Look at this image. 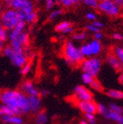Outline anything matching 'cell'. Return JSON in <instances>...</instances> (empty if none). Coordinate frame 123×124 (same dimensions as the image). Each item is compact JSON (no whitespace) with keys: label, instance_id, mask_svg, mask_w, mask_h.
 Here are the masks:
<instances>
[{"label":"cell","instance_id":"6da1fadb","mask_svg":"<svg viewBox=\"0 0 123 124\" xmlns=\"http://www.w3.org/2000/svg\"><path fill=\"white\" fill-rule=\"evenodd\" d=\"M0 102L6 106L13 115H22L31 113L28 97L20 90L6 89L0 92Z\"/></svg>","mask_w":123,"mask_h":124},{"label":"cell","instance_id":"7a4b0ae2","mask_svg":"<svg viewBox=\"0 0 123 124\" xmlns=\"http://www.w3.org/2000/svg\"><path fill=\"white\" fill-rule=\"evenodd\" d=\"M26 24L24 21H20L14 28L9 31L8 39L10 46L13 48H25L28 47L29 34L26 31Z\"/></svg>","mask_w":123,"mask_h":124},{"label":"cell","instance_id":"3957f363","mask_svg":"<svg viewBox=\"0 0 123 124\" xmlns=\"http://www.w3.org/2000/svg\"><path fill=\"white\" fill-rule=\"evenodd\" d=\"M62 55H63L65 62L70 66L80 65L82 61L84 60L79 47H77L72 41H67L64 43L63 48H62Z\"/></svg>","mask_w":123,"mask_h":124},{"label":"cell","instance_id":"277c9868","mask_svg":"<svg viewBox=\"0 0 123 124\" xmlns=\"http://www.w3.org/2000/svg\"><path fill=\"white\" fill-rule=\"evenodd\" d=\"M2 54L11 61L12 64L18 68H22L28 62V57L26 56L24 48H13L10 45L5 46Z\"/></svg>","mask_w":123,"mask_h":124},{"label":"cell","instance_id":"5b68a950","mask_svg":"<svg viewBox=\"0 0 123 124\" xmlns=\"http://www.w3.org/2000/svg\"><path fill=\"white\" fill-rule=\"evenodd\" d=\"M20 21H23L22 15L12 8H7L4 10L0 17V22L6 31L12 30Z\"/></svg>","mask_w":123,"mask_h":124},{"label":"cell","instance_id":"8992f818","mask_svg":"<svg viewBox=\"0 0 123 124\" xmlns=\"http://www.w3.org/2000/svg\"><path fill=\"white\" fill-rule=\"evenodd\" d=\"M80 66L82 70H83V73L90 75L93 78H96L101 70L102 61L98 56L85 58L80 63Z\"/></svg>","mask_w":123,"mask_h":124},{"label":"cell","instance_id":"52a82bcc","mask_svg":"<svg viewBox=\"0 0 123 124\" xmlns=\"http://www.w3.org/2000/svg\"><path fill=\"white\" fill-rule=\"evenodd\" d=\"M79 48H80V52L85 59V58L98 56L102 52L103 47H102L101 41L93 39L89 42L84 43Z\"/></svg>","mask_w":123,"mask_h":124},{"label":"cell","instance_id":"ba28073f","mask_svg":"<svg viewBox=\"0 0 123 124\" xmlns=\"http://www.w3.org/2000/svg\"><path fill=\"white\" fill-rule=\"evenodd\" d=\"M97 9L100 12L112 18L121 15V8L116 5L114 0H99Z\"/></svg>","mask_w":123,"mask_h":124},{"label":"cell","instance_id":"9c48e42d","mask_svg":"<svg viewBox=\"0 0 123 124\" xmlns=\"http://www.w3.org/2000/svg\"><path fill=\"white\" fill-rule=\"evenodd\" d=\"M11 6L12 9L19 12L22 17L34 12V5L32 0H13Z\"/></svg>","mask_w":123,"mask_h":124},{"label":"cell","instance_id":"30bf717a","mask_svg":"<svg viewBox=\"0 0 123 124\" xmlns=\"http://www.w3.org/2000/svg\"><path fill=\"white\" fill-rule=\"evenodd\" d=\"M73 97L77 102L92 100L93 94L85 85H77L74 88Z\"/></svg>","mask_w":123,"mask_h":124},{"label":"cell","instance_id":"8fae6325","mask_svg":"<svg viewBox=\"0 0 123 124\" xmlns=\"http://www.w3.org/2000/svg\"><path fill=\"white\" fill-rule=\"evenodd\" d=\"M77 107L79 108L84 115H96L97 114V103L93 100L87 101H78L77 102Z\"/></svg>","mask_w":123,"mask_h":124},{"label":"cell","instance_id":"7c38bea8","mask_svg":"<svg viewBox=\"0 0 123 124\" xmlns=\"http://www.w3.org/2000/svg\"><path fill=\"white\" fill-rule=\"evenodd\" d=\"M20 91L27 97L31 96H40V90L35 86V85L30 80H26L21 84Z\"/></svg>","mask_w":123,"mask_h":124},{"label":"cell","instance_id":"4fadbf2b","mask_svg":"<svg viewBox=\"0 0 123 124\" xmlns=\"http://www.w3.org/2000/svg\"><path fill=\"white\" fill-rule=\"evenodd\" d=\"M102 116L105 117L107 120L116 122V124H123V115L122 114L116 113L110 110L108 108L105 111V113L102 115Z\"/></svg>","mask_w":123,"mask_h":124},{"label":"cell","instance_id":"5bb4252c","mask_svg":"<svg viewBox=\"0 0 123 124\" xmlns=\"http://www.w3.org/2000/svg\"><path fill=\"white\" fill-rule=\"evenodd\" d=\"M28 104L29 107H30L31 113L37 114L41 110L42 102H41V99H40V96H31V97H28Z\"/></svg>","mask_w":123,"mask_h":124},{"label":"cell","instance_id":"9a60e30c","mask_svg":"<svg viewBox=\"0 0 123 124\" xmlns=\"http://www.w3.org/2000/svg\"><path fill=\"white\" fill-rule=\"evenodd\" d=\"M106 61H107V64L111 68H113L114 70L119 72L122 70V62L116 57L114 54H108L107 55V57H106Z\"/></svg>","mask_w":123,"mask_h":124},{"label":"cell","instance_id":"2e32d148","mask_svg":"<svg viewBox=\"0 0 123 124\" xmlns=\"http://www.w3.org/2000/svg\"><path fill=\"white\" fill-rule=\"evenodd\" d=\"M1 120L5 124H24V119L20 115H6L1 117Z\"/></svg>","mask_w":123,"mask_h":124},{"label":"cell","instance_id":"e0dca14e","mask_svg":"<svg viewBox=\"0 0 123 124\" xmlns=\"http://www.w3.org/2000/svg\"><path fill=\"white\" fill-rule=\"evenodd\" d=\"M35 123L36 124H46L47 122V115L46 114V112L40 110V112H38L37 114H35Z\"/></svg>","mask_w":123,"mask_h":124},{"label":"cell","instance_id":"ac0fdd59","mask_svg":"<svg viewBox=\"0 0 123 124\" xmlns=\"http://www.w3.org/2000/svg\"><path fill=\"white\" fill-rule=\"evenodd\" d=\"M81 0H55L57 4L61 5L65 8H71L73 6H76Z\"/></svg>","mask_w":123,"mask_h":124},{"label":"cell","instance_id":"d6986e66","mask_svg":"<svg viewBox=\"0 0 123 124\" xmlns=\"http://www.w3.org/2000/svg\"><path fill=\"white\" fill-rule=\"evenodd\" d=\"M107 94L108 97L114 100H122L123 98V93L120 90L116 89H110L107 92Z\"/></svg>","mask_w":123,"mask_h":124},{"label":"cell","instance_id":"ffe728a7","mask_svg":"<svg viewBox=\"0 0 123 124\" xmlns=\"http://www.w3.org/2000/svg\"><path fill=\"white\" fill-rule=\"evenodd\" d=\"M38 19V14L37 12L34 11V12H31L29 14L26 15V16L23 17V21L26 23V24H33L34 22H36Z\"/></svg>","mask_w":123,"mask_h":124},{"label":"cell","instance_id":"44dd1931","mask_svg":"<svg viewBox=\"0 0 123 124\" xmlns=\"http://www.w3.org/2000/svg\"><path fill=\"white\" fill-rule=\"evenodd\" d=\"M87 33L84 31H78L72 33V40L75 41H84L87 38Z\"/></svg>","mask_w":123,"mask_h":124},{"label":"cell","instance_id":"7402d4cb","mask_svg":"<svg viewBox=\"0 0 123 124\" xmlns=\"http://www.w3.org/2000/svg\"><path fill=\"white\" fill-rule=\"evenodd\" d=\"M72 26V25H71V23L69 21H66V20L61 21L56 25V26H55V31L59 32V33H62L65 29H67L68 27H69V26Z\"/></svg>","mask_w":123,"mask_h":124},{"label":"cell","instance_id":"603a6c76","mask_svg":"<svg viewBox=\"0 0 123 124\" xmlns=\"http://www.w3.org/2000/svg\"><path fill=\"white\" fill-rule=\"evenodd\" d=\"M116 57L118 58L121 62H123V48L121 46H116L114 48V53H113Z\"/></svg>","mask_w":123,"mask_h":124},{"label":"cell","instance_id":"cb8c5ba5","mask_svg":"<svg viewBox=\"0 0 123 124\" xmlns=\"http://www.w3.org/2000/svg\"><path fill=\"white\" fill-rule=\"evenodd\" d=\"M81 78H82V81L85 84V85H89L90 86L92 85V83L94 81V79L96 78H93V77L90 76L88 74H85V73H83L82 76H81Z\"/></svg>","mask_w":123,"mask_h":124},{"label":"cell","instance_id":"d4e9b609","mask_svg":"<svg viewBox=\"0 0 123 124\" xmlns=\"http://www.w3.org/2000/svg\"><path fill=\"white\" fill-rule=\"evenodd\" d=\"M62 13H63V10L62 9L54 10V11H52V12H50L49 16H48V19H49V20H54V19H57L58 17L61 16Z\"/></svg>","mask_w":123,"mask_h":124},{"label":"cell","instance_id":"484cf974","mask_svg":"<svg viewBox=\"0 0 123 124\" xmlns=\"http://www.w3.org/2000/svg\"><path fill=\"white\" fill-rule=\"evenodd\" d=\"M13 115L12 113V111H11L6 106L1 104V105H0V117L6 116V115Z\"/></svg>","mask_w":123,"mask_h":124},{"label":"cell","instance_id":"4316f807","mask_svg":"<svg viewBox=\"0 0 123 124\" xmlns=\"http://www.w3.org/2000/svg\"><path fill=\"white\" fill-rule=\"evenodd\" d=\"M91 87H92L94 91H97V92H102L103 91V86H102L101 83H100L98 79L95 78L94 81L92 82V85H91Z\"/></svg>","mask_w":123,"mask_h":124},{"label":"cell","instance_id":"83f0119b","mask_svg":"<svg viewBox=\"0 0 123 124\" xmlns=\"http://www.w3.org/2000/svg\"><path fill=\"white\" fill-rule=\"evenodd\" d=\"M7 39H8V31H6L3 27L2 24L0 22V41L5 42V41H7Z\"/></svg>","mask_w":123,"mask_h":124},{"label":"cell","instance_id":"f1b7e54d","mask_svg":"<svg viewBox=\"0 0 123 124\" xmlns=\"http://www.w3.org/2000/svg\"><path fill=\"white\" fill-rule=\"evenodd\" d=\"M108 108L112 111H114V112L116 113H120V114H122L123 113V109H122V107H121L120 105L118 104H115V103H111L110 105H109Z\"/></svg>","mask_w":123,"mask_h":124},{"label":"cell","instance_id":"f546056e","mask_svg":"<svg viewBox=\"0 0 123 124\" xmlns=\"http://www.w3.org/2000/svg\"><path fill=\"white\" fill-rule=\"evenodd\" d=\"M85 5H87L89 7L92 8H97L98 4H99V0H81Z\"/></svg>","mask_w":123,"mask_h":124},{"label":"cell","instance_id":"4dcf8cb0","mask_svg":"<svg viewBox=\"0 0 123 124\" xmlns=\"http://www.w3.org/2000/svg\"><path fill=\"white\" fill-rule=\"evenodd\" d=\"M31 69H32V65H31L29 62H27V63H26L22 68H20V73H21V75H23V76H26V75H27L28 73H30Z\"/></svg>","mask_w":123,"mask_h":124},{"label":"cell","instance_id":"1f68e13d","mask_svg":"<svg viewBox=\"0 0 123 124\" xmlns=\"http://www.w3.org/2000/svg\"><path fill=\"white\" fill-rule=\"evenodd\" d=\"M85 120L88 123L90 124H95L97 120H96V115H91V114H87L85 115Z\"/></svg>","mask_w":123,"mask_h":124},{"label":"cell","instance_id":"d6a6232c","mask_svg":"<svg viewBox=\"0 0 123 124\" xmlns=\"http://www.w3.org/2000/svg\"><path fill=\"white\" fill-rule=\"evenodd\" d=\"M45 2V7L47 10H51L56 4L55 0H44Z\"/></svg>","mask_w":123,"mask_h":124},{"label":"cell","instance_id":"836d02e7","mask_svg":"<svg viewBox=\"0 0 123 124\" xmlns=\"http://www.w3.org/2000/svg\"><path fill=\"white\" fill-rule=\"evenodd\" d=\"M92 25L93 26H95L96 28H98L99 30H100V29L102 28H104V26H105V24L103 23L102 21H100V20H94V21H92Z\"/></svg>","mask_w":123,"mask_h":124},{"label":"cell","instance_id":"e575fe53","mask_svg":"<svg viewBox=\"0 0 123 124\" xmlns=\"http://www.w3.org/2000/svg\"><path fill=\"white\" fill-rule=\"evenodd\" d=\"M85 17H86V19H87L88 20H90V21H94V20L97 19V15H96V13L93 12H87Z\"/></svg>","mask_w":123,"mask_h":124},{"label":"cell","instance_id":"d590c367","mask_svg":"<svg viewBox=\"0 0 123 124\" xmlns=\"http://www.w3.org/2000/svg\"><path fill=\"white\" fill-rule=\"evenodd\" d=\"M86 29H87L88 31L89 32H91V33H98V32H100V30H99L98 28H96L95 26H93L92 24H88V25H86Z\"/></svg>","mask_w":123,"mask_h":124},{"label":"cell","instance_id":"8d00e7d4","mask_svg":"<svg viewBox=\"0 0 123 124\" xmlns=\"http://www.w3.org/2000/svg\"><path fill=\"white\" fill-rule=\"evenodd\" d=\"M93 35H94V40H97V41H101L102 39H103V37H104V34H103V33H101V32H98V33H93Z\"/></svg>","mask_w":123,"mask_h":124},{"label":"cell","instance_id":"74e56055","mask_svg":"<svg viewBox=\"0 0 123 124\" xmlns=\"http://www.w3.org/2000/svg\"><path fill=\"white\" fill-rule=\"evenodd\" d=\"M113 38L114 39V40H116V41H122L123 40V36L121 33H113Z\"/></svg>","mask_w":123,"mask_h":124},{"label":"cell","instance_id":"f35d334b","mask_svg":"<svg viewBox=\"0 0 123 124\" xmlns=\"http://www.w3.org/2000/svg\"><path fill=\"white\" fill-rule=\"evenodd\" d=\"M49 94V91L47 90V89H43V90H40V97H46Z\"/></svg>","mask_w":123,"mask_h":124},{"label":"cell","instance_id":"ab89813d","mask_svg":"<svg viewBox=\"0 0 123 124\" xmlns=\"http://www.w3.org/2000/svg\"><path fill=\"white\" fill-rule=\"evenodd\" d=\"M114 3H115L116 5L120 6L121 8H122V5H123V0H114Z\"/></svg>","mask_w":123,"mask_h":124},{"label":"cell","instance_id":"60d3db41","mask_svg":"<svg viewBox=\"0 0 123 124\" xmlns=\"http://www.w3.org/2000/svg\"><path fill=\"white\" fill-rule=\"evenodd\" d=\"M4 48H5V42L2 41H0V54H2Z\"/></svg>","mask_w":123,"mask_h":124},{"label":"cell","instance_id":"b9f144b4","mask_svg":"<svg viewBox=\"0 0 123 124\" xmlns=\"http://www.w3.org/2000/svg\"><path fill=\"white\" fill-rule=\"evenodd\" d=\"M3 1L5 2V5H9V6H11V5H12V1H13V0H3Z\"/></svg>","mask_w":123,"mask_h":124},{"label":"cell","instance_id":"7bdbcfd3","mask_svg":"<svg viewBox=\"0 0 123 124\" xmlns=\"http://www.w3.org/2000/svg\"><path fill=\"white\" fill-rule=\"evenodd\" d=\"M123 75H122V73L121 74H120V76H119V81H120V83L121 84H122L123 83Z\"/></svg>","mask_w":123,"mask_h":124},{"label":"cell","instance_id":"ee69618b","mask_svg":"<svg viewBox=\"0 0 123 124\" xmlns=\"http://www.w3.org/2000/svg\"><path fill=\"white\" fill-rule=\"evenodd\" d=\"M3 12H4V9H3V6H2V5H1V4H0V17H1V15H2Z\"/></svg>","mask_w":123,"mask_h":124},{"label":"cell","instance_id":"f6af8a7d","mask_svg":"<svg viewBox=\"0 0 123 124\" xmlns=\"http://www.w3.org/2000/svg\"><path fill=\"white\" fill-rule=\"evenodd\" d=\"M80 124H90V123H88L85 120H82V121L80 122Z\"/></svg>","mask_w":123,"mask_h":124},{"label":"cell","instance_id":"bcb514c9","mask_svg":"<svg viewBox=\"0 0 123 124\" xmlns=\"http://www.w3.org/2000/svg\"><path fill=\"white\" fill-rule=\"evenodd\" d=\"M36 3H40V2H42V1H44V0H34Z\"/></svg>","mask_w":123,"mask_h":124}]
</instances>
